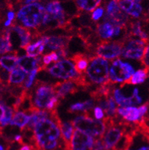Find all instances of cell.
<instances>
[{
  "mask_svg": "<svg viewBox=\"0 0 149 150\" xmlns=\"http://www.w3.org/2000/svg\"><path fill=\"white\" fill-rule=\"evenodd\" d=\"M3 107L4 109H5V114H4L3 118H2V120H1V123H0V129H2V128L9 124L11 118L14 115V110L11 107L6 105H3Z\"/></svg>",
  "mask_w": 149,
  "mask_h": 150,
  "instance_id": "cell-31",
  "label": "cell"
},
{
  "mask_svg": "<svg viewBox=\"0 0 149 150\" xmlns=\"http://www.w3.org/2000/svg\"><path fill=\"white\" fill-rule=\"evenodd\" d=\"M15 14L14 11H8L7 14V18H8L7 21H10V22L12 23V21H13L14 19H15Z\"/></svg>",
  "mask_w": 149,
  "mask_h": 150,
  "instance_id": "cell-37",
  "label": "cell"
},
{
  "mask_svg": "<svg viewBox=\"0 0 149 150\" xmlns=\"http://www.w3.org/2000/svg\"><path fill=\"white\" fill-rule=\"evenodd\" d=\"M117 114L120 115L124 120L136 124L142 120L140 117L139 110L136 107H127V108H119L117 110Z\"/></svg>",
  "mask_w": 149,
  "mask_h": 150,
  "instance_id": "cell-18",
  "label": "cell"
},
{
  "mask_svg": "<svg viewBox=\"0 0 149 150\" xmlns=\"http://www.w3.org/2000/svg\"><path fill=\"white\" fill-rule=\"evenodd\" d=\"M73 127L76 129L89 134L96 139H101L106 130V125L104 121L93 119L89 113L84 114L75 118L72 121Z\"/></svg>",
  "mask_w": 149,
  "mask_h": 150,
  "instance_id": "cell-4",
  "label": "cell"
},
{
  "mask_svg": "<svg viewBox=\"0 0 149 150\" xmlns=\"http://www.w3.org/2000/svg\"><path fill=\"white\" fill-rule=\"evenodd\" d=\"M3 56L0 57V67L2 69H6L7 72H10L15 69L18 66V57L17 54Z\"/></svg>",
  "mask_w": 149,
  "mask_h": 150,
  "instance_id": "cell-25",
  "label": "cell"
},
{
  "mask_svg": "<svg viewBox=\"0 0 149 150\" xmlns=\"http://www.w3.org/2000/svg\"><path fill=\"white\" fill-rule=\"evenodd\" d=\"M45 70H47L53 77L65 80H72L79 76L76 71L73 63L68 59L57 61L53 67L47 68Z\"/></svg>",
  "mask_w": 149,
  "mask_h": 150,
  "instance_id": "cell-9",
  "label": "cell"
},
{
  "mask_svg": "<svg viewBox=\"0 0 149 150\" xmlns=\"http://www.w3.org/2000/svg\"><path fill=\"white\" fill-rule=\"evenodd\" d=\"M59 60V57L57 55L56 52H51V53H47V54H45V55L43 57V66L44 67V70L46 69L47 68L48 65L50 64L52 62L53 63H56L57 61Z\"/></svg>",
  "mask_w": 149,
  "mask_h": 150,
  "instance_id": "cell-32",
  "label": "cell"
},
{
  "mask_svg": "<svg viewBox=\"0 0 149 150\" xmlns=\"http://www.w3.org/2000/svg\"><path fill=\"white\" fill-rule=\"evenodd\" d=\"M61 122L54 109L49 110L47 117L40 119L34 125L30 139L34 150H67L59 128Z\"/></svg>",
  "mask_w": 149,
  "mask_h": 150,
  "instance_id": "cell-1",
  "label": "cell"
},
{
  "mask_svg": "<svg viewBox=\"0 0 149 150\" xmlns=\"http://www.w3.org/2000/svg\"><path fill=\"white\" fill-rule=\"evenodd\" d=\"M29 120H30V115L27 113L23 112V111H17L14 114L13 117L11 118V121L9 123V125L16 126L20 128L21 131L28 124Z\"/></svg>",
  "mask_w": 149,
  "mask_h": 150,
  "instance_id": "cell-22",
  "label": "cell"
},
{
  "mask_svg": "<svg viewBox=\"0 0 149 150\" xmlns=\"http://www.w3.org/2000/svg\"><path fill=\"white\" fill-rule=\"evenodd\" d=\"M123 47V40H101L95 49L97 56L103 59H114L119 57Z\"/></svg>",
  "mask_w": 149,
  "mask_h": 150,
  "instance_id": "cell-7",
  "label": "cell"
},
{
  "mask_svg": "<svg viewBox=\"0 0 149 150\" xmlns=\"http://www.w3.org/2000/svg\"><path fill=\"white\" fill-rule=\"evenodd\" d=\"M0 150H5L3 146H2V145H1V144H0Z\"/></svg>",
  "mask_w": 149,
  "mask_h": 150,
  "instance_id": "cell-43",
  "label": "cell"
},
{
  "mask_svg": "<svg viewBox=\"0 0 149 150\" xmlns=\"http://www.w3.org/2000/svg\"><path fill=\"white\" fill-rule=\"evenodd\" d=\"M70 59L75 63L74 67L76 71L79 75L84 74L88 67L89 57L83 53H76L70 57Z\"/></svg>",
  "mask_w": 149,
  "mask_h": 150,
  "instance_id": "cell-19",
  "label": "cell"
},
{
  "mask_svg": "<svg viewBox=\"0 0 149 150\" xmlns=\"http://www.w3.org/2000/svg\"><path fill=\"white\" fill-rule=\"evenodd\" d=\"M95 139L84 132L73 130L68 150H91Z\"/></svg>",
  "mask_w": 149,
  "mask_h": 150,
  "instance_id": "cell-12",
  "label": "cell"
},
{
  "mask_svg": "<svg viewBox=\"0 0 149 150\" xmlns=\"http://www.w3.org/2000/svg\"><path fill=\"white\" fill-rule=\"evenodd\" d=\"M127 150H131V149H127ZM137 150H148V146H142Z\"/></svg>",
  "mask_w": 149,
  "mask_h": 150,
  "instance_id": "cell-40",
  "label": "cell"
},
{
  "mask_svg": "<svg viewBox=\"0 0 149 150\" xmlns=\"http://www.w3.org/2000/svg\"><path fill=\"white\" fill-rule=\"evenodd\" d=\"M134 69L129 63L120 59H116L112 63L109 72V82L110 83H124L134 74Z\"/></svg>",
  "mask_w": 149,
  "mask_h": 150,
  "instance_id": "cell-6",
  "label": "cell"
},
{
  "mask_svg": "<svg viewBox=\"0 0 149 150\" xmlns=\"http://www.w3.org/2000/svg\"><path fill=\"white\" fill-rule=\"evenodd\" d=\"M18 150H34V147H33L32 145L24 144Z\"/></svg>",
  "mask_w": 149,
  "mask_h": 150,
  "instance_id": "cell-38",
  "label": "cell"
},
{
  "mask_svg": "<svg viewBox=\"0 0 149 150\" xmlns=\"http://www.w3.org/2000/svg\"><path fill=\"white\" fill-rule=\"evenodd\" d=\"M128 17L119 8L118 0H110L107 6V14L104 21L109 22L114 26H126Z\"/></svg>",
  "mask_w": 149,
  "mask_h": 150,
  "instance_id": "cell-10",
  "label": "cell"
},
{
  "mask_svg": "<svg viewBox=\"0 0 149 150\" xmlns=\"http://www.w3.org/2000/svg\"><path fill=\"white\" fill-rule=\"evenodd\" d=\"M95 106V101L93 99H90L88 101H85L84 102H78L76 104H73L70 106L68 111L69 113H78L84 111L85 114L89 113V111L92 110Z\"/></svg>",
  "mask_w": 149,
  "mask_h": 150,
  "instance_id": "cell-26",
  "label": "cell"
},
{
  "mask_svg": "<svg viewBox=\"0 0 149 150\" xmlns=\"http://www.w3.org/2000/svg\"><path fill=\"white\" fill-rule=\"evenodd\" d=\"M131 1H132V2H136V3H139V2H142V0H131Z\"/></svg>",
  "mask_w": 149,
  "mask_h": 150,
  "instance_id": "cell-42",
  "label": "cell"
},
{
  "mask_svg": "<svg viewBox=\"0 0 149 150\" xmlns=\"http://www.w3.org/2000/svg\"><path fill=\"white\" fill-rule=\"evenodd\" d=\"M129 28H130V30L128 32V37H131V38L138 37L140 40L148 43V36L145 30H143L142 25L140 21L131 23Z\"/></svg>",
  "mask_w": 149,
  "mask_h": 150,
  "instance_id": "cell-21",
  "label": "cell"
},
{
  "mask_svg": "<svg viewBox=\"0 0 149 150\" xmlns=\"http://www.w3.org/2000/svg\"><path fill=\"white\" fill-rule=\"evenodd\" d=\"M102 0H76L78 7L82 11H93L99 7Z\"/></svg>",
  "mask_w": 149,
  "mask_h": 150,
  "instance_id": "cell-30",
  "label": "cell"
},
{
  "mask_svg": "<svg viewBox=\"0 0 149 150\" xmlns=\"http://www.w3.org/2000/svg\"><path fill=\"white\" fill-rule=\"evenodd\" d=\"M104 10L103 8L97 7V8H95V9L93 11V13L92 15H91V18H92L93 21H98L99 19L104 15Z\"/></svg>",
  "mask_w": 149,
  "mask_h": 150,
  "instance_id": "cell-34",
  "label": "cell"
},
{
  "mask_svg": "<svg viewBox=\"0 0 149 150\" xmlns=\"http://www.w3.org/2000/svg\"><path fill=\"white\" fill-rule=\"evenodd\" d=\"M119 8L126 13L134 18H139L143 11L142 6L131 0H119L118 1Z\"/></svg>",
  "mask_w": 149,
  "mask_h": 150,
  "instance_id": "cell-15",
  "label": "cell"
},
{
  "mask_svg": "<svg viewBox=\"0 0 149 150\" xmlns=\"http://www.w3.org/2000/svg\"><path fill=\"white\" fill-rule=\"evenodd\" d=\"M54 93L59 99H64L68 95H75L79 91V88L72 80L57 82L53 84Z\"/></svg>",
  "mask_w": 149,
  "mask_h": 150,
  "instance_id": "cell-13",
  "label": "cell"
},
{
  "mask_svg": "<svg viewBox=\"0 0 149 150\" xmlns=\"http://www.w3.org/2000/svg\"><path fill=\"white\" fill-rule=\"evenodd\" d=\"M37 0H25V3L27 4H30V3H33L34 2H35Z\"/></svg>",
  "mask_w": 149,
  "mask_h": 150,
  "instance_id": "cell-41",
  "label": "cell"
},
{
  "mask_svg": "<svg viewBox=\"0 0 149 150\" xmlns=\"http://www.w3.org/2000/svg\"><path fill=\"white\" fill-rule=\"evenodd\" d=\"M47 11L45 8L37 2L27 4L20 8L17 18L26 28H36L42 25Z\"/></svg>",
  "mask_w": 149,
  "mask_h": 150,
  "instance_id": "cell-2",
  "label": "cell"
},
{
  "mask_svg": "<svg viewBox=\"0 0 149 150\" xmlns=\"http://www.w3.org/2000/svg\"><path fill=\"white\" fill-rule=\"evenodd\" d=\"M112 96L116 104L123 108L136 106L140 105L142 102V98L139 95L138 89L136 88L132 89L129 96L125 95L121 88H115L113 89Z\"/></svg>",
  "mask_w": 149,
  "mask_h": 150,
  "instance_id": "cell-11",
  "label": "cell"
},
{
  "mask_svg": "<svg viewBox=\"0 0 149 150\" xmlns=\"http://www.w3.org/2000/svg\"><path fill=\"white\" fill-rule=\"evenodd\" d=\"M89 83L104 85L108 82L109 68L107 60L98 57H89V63L85 73Z\"/></svg>",
  "mask_w": 149,
  "mask_h": 150,
  "instance_id": "cell-3",
  "label": "cell"
},
{
  "mask_svg": "<svg viewBox=\"0 0 149 150\" xmlns=\"http://www.w3.org/2000/svg\"><path fill=\"white\" fill-rule=\"evenodd\" d=\"M14 34H15L21 40L20 47L25 49L27 46L29 45L32 40V34L31 32L28 28L20 25H11V28L9 29Z\"/></svg>",
  "mask_w": 149,
  "mask_h": 150,
  "instance_id": "cell-17",
  "label": "cell"
},
{
  "mask_svg": "<svg viewBox=\"0 0 149 150\" xmlns=\"http://www.w3.org/2000/svg\"><path fill=\"white\" fill-rule=\"evenodd\" d=\"M47 42V36L42 37L40 40L32 44H29L25 48L28 57H36L40 55L44 50Z\"/></svg>",
  "mask_w": 149,
  "mask_h": 150,
  "instance_id": "cell-20",
  "label": "cell"
},
{
  "mask_svg": "<svg viewBox=\"0 0 149 150\" xmlns=\"http://www.w3.org/2000/svg\"><path fill=\"white\" fill-rule=\"evenodd\" d=\"M147 45L148 43L140 39L127 37L123 40V47L120 56L126 59L140 60L143 57L145 48Z\"/></svg>",
  "mask_w": 149,
  "mask_h": 150,
  "instance_id": "cell-8",
  "label": "cell"
},
{
  "mask_svg": "<svg viewBox=\"0 0 149 150\" xmlns=\"http://www.w3.org/2000/svg\"><path fill=\"white\" fill-rule=\"evenodd\" d=\"M71 38L68 36H47L46 46L52 50L66 49Z\"/></svg>",
  "mask_w": 149,
  "mask_h": 150,
  "instance_id": "cell-16",
  "label": "cell"
},
{
  "mask_svg": "<svg viewBox=\"0 0 149 150\" xmlns=\"http://www.w3.org/2000/svg\"><path fill=\"white\" fill-rule=\"evenodd\" d=\"M12 50V44L8 30H6L0 34V55L9 53Z\"/></svg>",
  "mask_w": 149,
  "mask_h": 150,
  "instance_id": "cell-28",
  "label": "cell"
},
{
  "mask_svg": "<svg viewBox=\"0 0 149 150\" xmlns=\"http://www.w3.org/2000/svg\"><path fill=\"white\" fill-rule=\"evenodd\" d=\"M114 25L107 21H104L101 24H99L97 26V33L98 34L99 38L102 40H108L112 38L113 33Z\"/></svg>",
  "mask_w": 149,
  "mask_h": 150,
  "instance_id": "cell-27",
  "label": "cell"
},
{
  "mask_svg": "<svg viewBox=\"0 0 149 150\" xmlns=\"http://www.w3.org/2000/svg\"><path fill=\"white\" fill-rule=\"evenodd\" d=\"M33 108L39 110H46L51 99L56 96L53 85L37 80L34 89L29 91Z\"/></svg>",
  "mask_w": 149,
  "mask_h": 150,
  "instance_id": "cell-5",
  "label": "cell"
},
{
  "mask_svg": "<svg viewBox=\"0 0 149 150\" xmlns=\"http://www.w3.org/2000/svg\"><path fill=\"white\" fill-rule=\"evenodd\" d=\"M138 109V110H139L141 119L142 120L144 117H147V112H148V102L145 103V104L142 105V106H140Z\"/></svg>",
  "mask_w": 149,
  "mask_h": 150,
  "instance_id": "cell-35",
  "label": "cell"
},
{
  "mask_svg": "<svg viewBox=\"0 0 149 150\" xmlns=\"http://www.w3.org/2000/svg\"><path fill=\"white\" fill-rule=\"evenodd\" d=\"M60 131L62 134V139L64 141L65 145H66V149L68 150L69 147V143L72 138V133H73V126H72L71 121H65L61 122L60 124Z\"/></svg>",
  "mask_w": 149,
  "mask_h": 150,
  "instance_id": "cell-23",
  "label": "cell"
},
{
  "mask_svg": "<svg viewBox=\"0 0 149 150\" xmlns=\"http://www.w3.org/2000/svg\"><path fill=\"white\" fill-rule=\"evenodd\" d=\"M40 58L37 59L35 57L23 56L18 59V66L26 73L32 72L34 69L39 67H42L43 70H44L43 63H40Z\"/></svg>",
  "mask_w": 149,
  "mask_h": 150,
  "instance_id": "cell-14",
  "label": "cell"
},
{
  "mask_svg": "<svg viewBox=\"0 0 149 150\" xmlns=\"http://www.w3.org/2000/svg\"><path fill=\"white\" fill-rule=\"evenodd\" d=\"M4 114H5V109H4L3 105H0V123H1V120L3 118Z\"/></svg>",
  "mask_w": 149,
  "mask_h": 150,
  "instance_id": "cell-39",
  "label": "cell"
},
{
  "mask_svg": "<svg viewBox=\"0 0 149 150\" xmlns=\"http://www.w3.org/2000/svg\"><path fill=\"white\" fill-rule=\"evenodd\" d=\"M148 77V69L144 68L138 69L134 72V74L131 76L127 81L123 84H127V85H138V84H142L145 82Z\"/></svg>",
  "mask_w": 149,
  "mask_h": 150,
  "instance_id": "cell-24",
  "label": "cell"
},
{
  "mask_svg": "<svg viewBox=\"0 0 149 150\" xmlns=\"http://www.w3.org/2000/svg\"><path fill=\"white\" fill-rule=\"evenodd\" d=\"M25 77H26V72H24L19 67L18 68L16 67L10 73L8 79L7 84L8 86H10V85H15V86L20 85L25 80Z\"/></svg>",
  "mask_w": 149,
  "mask_h": 150,
  "instance_id": "cell-29",
  "label": "cell"
},
{
  "mask_svg": "<svg viewBox=\"0 0 149 150\" xmlns=\"http://www.w3.org/2000/svg\"><path fill=\"white\" fill-rule=\"evenodd\" d=\"M94 114H95V117L96 118V120H102L104 118V113L103 111L99 107H96L95 109H94Z\"/></svg>",
  "mask_w": 149,
  "mask_h": 150,
  "instance_id": "cell-36",
  "label": "cell"
},
{
  "mask_svg": "<svg viewBox=\"0 0 149 150\" xmlns=\"http://www.w3.org/2000/svg\"><path fill=\"white\" fill-rule=\"evenodd\" d=\"M40 70H43V69L42 67H39V68H37L35 69L32 71V72H29V75L27 76L26 79L25 81V88L28 90L33 85V82H34V79H35V77H36L37 74L38 72H40Z\"/></svg>",
  "mask_w": 149,
  "mask_h": 150,
  "instance_id": "cell-33",
  "label": "cell"
}]
</instances>
